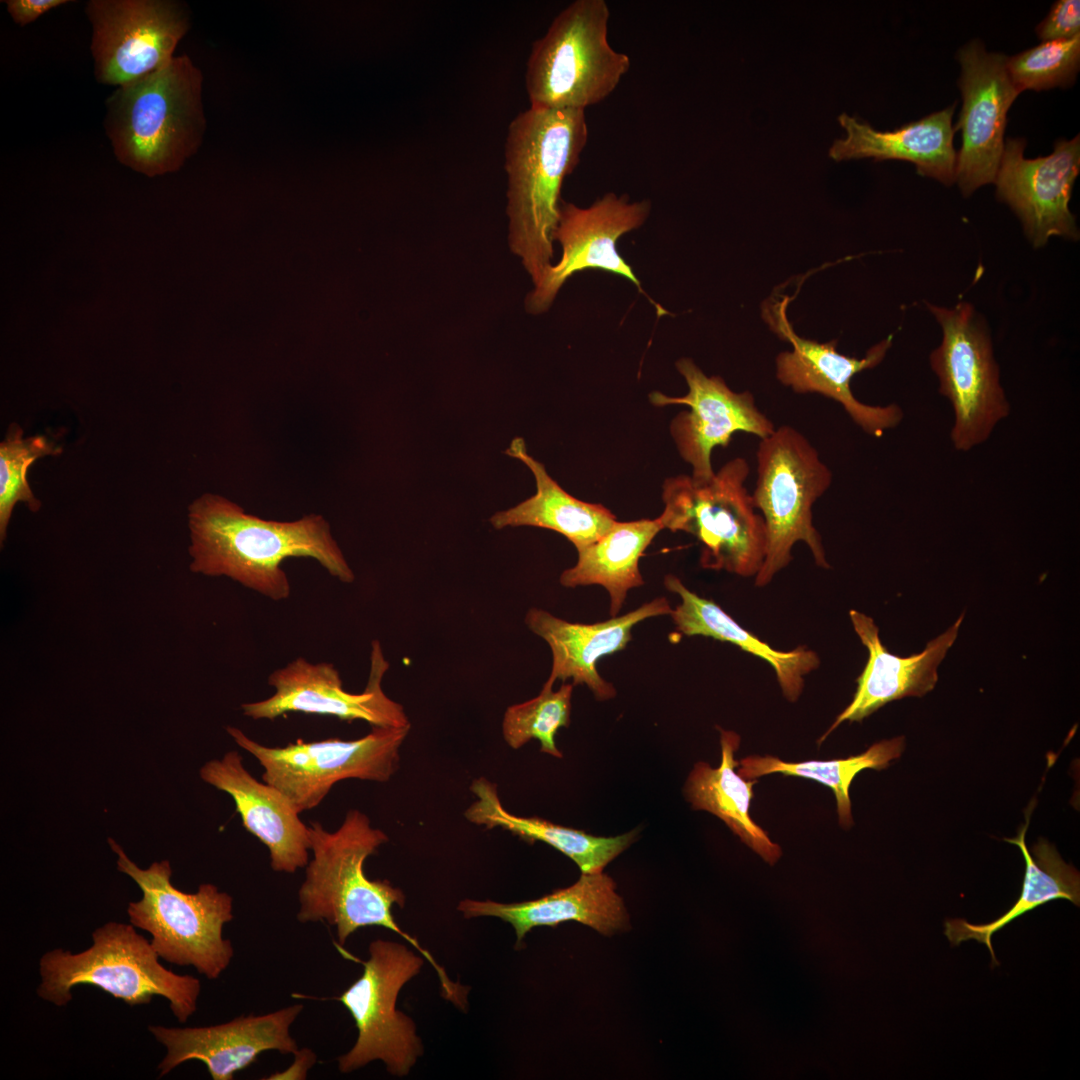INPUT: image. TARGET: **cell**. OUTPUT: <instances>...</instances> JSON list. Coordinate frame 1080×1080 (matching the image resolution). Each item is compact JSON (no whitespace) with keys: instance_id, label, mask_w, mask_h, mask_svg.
<instances>
[{"instance_id":"6da1fadb","label":"cell","mask_w":1080,"mask_h":1080,"mask_svg":"<svg viewBox=\"0 0 1080 1080\" xmlns=\"http://www.w3.org/2000/svg\"><path fill=\"white\" fill-rule=\"evenodd\" d=\"M190 570L228 577L273 601L289 598L282 562L310 557L332 577L350 584L355 575L328 521L309 514L293 521L266 520L216 494H203L188 507Z\"/></svg>"},{"instance_id":"7a4b0ae2","label":"cell","mask_w":1080,"mask_h":1080,"mask_svg":"<svg viewBox=\"0 0 1080 1080\" xmlns=\"http://www.w3.org/2000/svg\"><path fill=\"white\" fill-rule=\"evenodd\" d=\"M309 830L313 858L298 890V921H326L336 927L340 945L363 927L380 926L395 932L433 966L443 996L462 1007L466 1002L463 987L452 982L431 953L395 921L393 905L405 904L402 890L387 880H370L364 872L366 859L388 841L386 833L372 827L368 816L357 809L348 810L333 832L319 822H312Z\"/></svg>"},{"instance_id":"3957f363","label":"cell","mask_w":1080,"mask_h":1080,"mask_svg":"<svg viewBox=\"0 0 1080 1080\" xmlns=\"http://www.w3.org/2000/svg\"><path fill=\"white\" fill-rule=\"evenodd\" d=\"M587 140L582 110L529 107L509 124L504 151L509 244L534 286L552 265L562 184Z\"/></svg>"},{"instance_id":"277c9868","label":"cell","mask_w":1080,"mask_h":1080,"mask_svg":"<svg viewBox=\"0 0 1080 1080\" xmlns=\"http://www.w3.org/2000/svg\"><path fill=\"white\" fill-rule=\"evenodd\" d=\"M202 84L201 70L184 54L116 87L104 119L116 159L148 177L179 170L205 135Z\"/></svg>"},{"instance_id":"5b68a950","label":"cell","mask_w":1080,"mask_h":1080,"mask_svg":"<svg viewBox=\"0 0 1080 1080\" xmlns=\"http://www.w3.org/2000/svg\"><path fill=\"white\" fill-rule=\"evenodd\" d=\"M92 941L89 948L76 954L55 948L42 955L37 988L40 998L62 1007L71 1001L72 988L85 984L129 1006L149 1004L154 996L164 997L180 1023L196 1012L199 979L162 966L151 943L131 923L107 922L94 930Z\"/></svg>"},{"instance_id":"8992f818","label":"cell","mask_w":1080,"mask_h":1080,"mask_svg":"<svg viewBox=\"0 0 1080 1080\" xmlns=\"http://www.w3.org/2000/svg\"><path fill=\"white\" fill-rule=\"evenodd\" d=\"M117 870L131 877L142 898L127 908L130 923L151 934L158 956L178 966H193L209 980L217 979L230 965L234 949L223 937V927L233 919V898L212 883L195 893L177 889L171 882L168 860L138 867L113 839Z\"/></svg>"},{"instance_id":"52a82bcc","label":"cell","mask_w":1080,"mask_h":1080,"mask_svg":"<svg viewBox=\"0 0 1080 1080\" xmlns=\"http://www.w3.org/2000/svg\"><path fill=\"white\" fill-rule=\"evenodd\" d=\"M609 17L604 0H576L553 19L527 60L530 107L585 111L616 89L631 62L608 41Z\"/></svg>"},{"instance_id":"ba28073f","label":"cell","mask_w":1080,"mask_h":1080,"mask_svg":"<svg viewBox=\"0 0 1080 1080\" xmlns=\"http://www.w3.org/2000/svg\"><path fill=\"white\" fill-rule=\"evenodd\" d=\"M749 473L748 462L736 457L707 482L678 475L663 483L664 509L658 519L664 529L697 539L704 569L752 577L763 564L766 530L745 486Z\"/></svg>"},{"instance_id":"9c48e42d","label":"cell","mask_w":1080,"mask_h":1080,"mask_svg":"<svg viewBox=\"0 0 1080 1080\" xmlns=\"http://www.w3.org/2000/svg\"><path fill=\"white\" fill-rule=\"evenodd\" d=\"M757 481L751 494L766 530V552L755 576L764 587L792 560L793 546L804 542L817 566L828 569L812 507L829 489L833 474L818 450L796 428L781 425L760 439L756 451Z\"/></svg>"},{"instance_id":"30bf717a","label":"cell","mask_w":1080,"mask_h":1080,"mask_svg":"<svg viewBox=\"0 0 1080 1080\" xmlns=\"http://www.w3.org/2000/svg\"><path fill=\"white\" fill-rule=\"evenodd\" d=\"M926 306L942 330L940 344L930 353V366L939 393L952 406L953 447L966 452L987 441L1010 413L991 334L985 319L968 302L952 307L927 302Z\"/></svg>"},{"instance_id":"8fae6325","label":"cell","mask_w":1080,"mask_h":1080,"mask_svg":"<svg viewBox=\"0 0 1080 1080\" xmlns=\"http://www.w3.org/2000/svg\"><path fill=\"white\" fill-rule=\"evenodd\" d=\"M411 726L372 727L356 740L328 738L271 747L226 728L235 743L263 767L262 779L278 789L298 813L317 807L332 787L345 779L386 782L400 763V749Z\"/></svg>"},{"instance_id":"7c38bea8","label":"cell","mask_w":1080,"mask_h":1080,"mask_svg":"<svg viewBox=\"0 0 1080 1080\" xmlns=\"http://www.w3.org/2000/svg\"><path fill=\"white\" fill-rule=\"evenodd\" d=\"M362 975L335 999L354 1019L358 1034L352 1048L338 1057L342 1073L382 1061L389 1074L407 1076L423 1054L414 1021L396 1007L402 987L416 976L423 958L404 944L376 939Z\"/></svg>"},{"instance_id":"4fadbf2b","label":"cell","mask_w":1080,"mask_h":1080,"mask_svg":"<svg viewBox=\"0 0 1080 1080\" xmlns=\"http://www.w3.org/2000/svg\"><path fill=\"white\" fill-rule=\"evenodd\" d=\"M85 14L95 78L115 87L167 65L190 29L187 5L175 0H89Z\"/></svg>"},{"instance_id":"5bb4252c","label":"cell","mask_w":1080,"mask_h":1080,"mask_svg":"<svg viewBox=\"0 0 1080 1080\" xmlns=\"http://www.w3.org/2000/svg\"><path fill=\"white\" fill-rule=\"evenodd\" d=\"M389 668L381 644L371 643L370 672L365 689L350 693L334 664L312 663L298 657L268 676L275 692L264 700L241 704L243 715L253 720H274L289 712L328 715L352 722L362 720L372 727L411 726L403 706L389 698L382 681Z\"/></svg>"},{"instance_id":"9a60e30c","label":"cell","mask_w":1080,"mask_h":1080,"mask_svg":"<svg viewBox=\"0 0 1080 1080\" xmlns=\"http://www.w3.org/2000/svg\"><path fill=\"white\" fill-rule=\"evenodd\" d=\"M787 296L773 300L763 307V318L770 329L783 341L791 344V351L777 355L776 377L794 392L818 393L838 402L852 421L866 434L881 437L885 431L895 428L903 419V411L897 404L873 406L859 401L852 393V378L867 369L878 366L892 346L890 335L870 347L863 358L846 356L837 351V341L819 343L796 334L786 314Z\"/></svg>"},{"instance_id":"2e32d148","label":"cell","mask_w":1080,"mask_h":1080,"mask_svg":"<svg viewBox=\"0 0 1080 1080\" xmlns=\"http://www.w3.org/2000/svg\"><path fill=\"white\" fill-rule=\"evenodd\" d=\"M650 202H630L626 195L607 193L587 208L561 202L553 240L562 247L560 260L550 265L526 298V310L539 314L549 309L564 282L573 274L597 269L628 279L646 297L631 266L617 251L618 239L639 228L648 218ZM658 316L669 314L650 299Z\"/></svg>"},{"instance_id":"e0dca14e","label":"cell","mask_w":1080,"mask_h":1080,"mask_svg":"<svg viewBox=\"0 0 1080 1080\" xmlns=\"http://www.w3.org/2000/svg\"><path fill=\"white\" fill-rule=\"evenodd\" d=\"M676 368L686 381L687 394L671 397L653 391L649 400L657 407H689L673 418L670 433L680 456L692 468L693 480L707 482L715 474L711 455L716 447H727L737 432L763 439L773 433L775 426L759 410L751 392L733 391L723 378L707 376L690 358H680Z\"/></svg>"},{"instance_id":"ac0fdd59","label":"cell","mask_w":1080,"mask_h":1080,"mask_svg":"<svg viewBox=\"0 0 1080 1080\" xmlns=\"http://www.w3.org/2000/svg\"><path fill=\"white\" fill-rule=\"evenodd\" d=\"M961 65L959 87L963 105L954 127L961 130L955 182L968 197L978 188L994 183L1004 150L1007 112L1020 92L1006 67L1007 56L987 52L974 40L957 54Z\"/></svg>"},{"instance_id":"d6986e66","label":"cell","mask_w":1080,"mask_h":1080,"mask_svg":"<svg viewBox=\"0 0 1080 1080\" xmlns=\"http://www.w3.org/2000/svg\"><path fill=\"white\" fill-rule=\"evenodd\" d=\"M1026 141L1008 138L994 180L997 198L1019 218L1035 248L1051 237L1076 241L1079 229L1069 209L1074 183L1080 172L1079 135L1059 139L1044 157H1024Z\"/></svg>"},{"instance_id":"ffe728a7","label":"cell","mask_w":1080,"mask_h":1080,"mask_svg":"<svg viewBox=\"0 0 1080 1080\" xmlns=\"http://www.w3.org/2000/svg\"><path fill=\"white\" fill-rule=\"evenodd\" d=\"M302 1009V1004H294L206 1027L149 1026L150 1033L167 1050L158 1065L159 1076H165L186 1061L198 1060L206 1065L212 1079L231 1080L263 1052L275 1050L294 1055L298 1046L290 1034V1026Z\"/></svg>"},{"instance_id":"44dd1931","label":"cell","mask_w":1080,"mask_h":1080,"mask_svg":"<svg viewBox=\"0 0 1080 1080\" xmlns=\"http://www.w3.org/2000/svg\"><path fill=\"white\" fill-rule=\"evenodd\" d=\"M671 612L665 597H657L622 616L592 624L572 623L543 609H529L526 626L548 644L552 653L551 672L544 686L553 687L558 679L563 682L572 679L573 685L585 684L597 700L614 698L616 689L598 673V661L625 649L635 625Z\"/></svg>"},{"instance_id":"7402d4cb","label":"cell","mask_w":1080,"mask_h":1080,"mask_svg":"<svg viewBox=\"0 0 1080 1080\" xmlns=\"http://www.w3.org/2000/svg\"><path fill=\"white\" fill-rule=\"evenodd\" d=\"M199 774L204 782L231 796L243 827L267 847L274 871L292 874L307 866L309 825L278 789L248 772L237 751L206 762Z\"/></svg>"},{"instance_id":"603a6c76","label":"cell","mask_w":1080,"mask_h":1080,"mask_svg":"<svg viewBox=\"0 0 1080 1080\" xmlns=\"http://www.w3.org/2000/svg\"><path fill=\"white\" fill-rule=\"evenodd\" d=\"M849 616L869 652L868 661L856 679L857 689L851 703L817 741L818 745L845 721L861 722L891 701L922 697L933 690L938 680L937 668L955 642L964 617L962 614L944 633L929 641L922 652L900 657L882 644L871 617L856 610H850Z\"/></svg>"},{"instance_id":"cb8c5ba5","label":"cell","mask_w":1080,"mask_h":1080,"mask_svg":"<svg viewBox=\"0 0 1080 1080\" xmlns=\"http://www.w3.org/2000/svg\"><path fill=\"white\" fill-rule=\"evenodd\" d=\"M457 910L465 918L489 916L510 923L516 933V947L532 928L555 927L567 921L587 925L606 936L629 928L623 899L613 879L603 872L581 873L573 885L538 899L510 904L464 899Z\"/></svg>"},{"instance_id":"d4e9b609","label":"cell","mask_w":1080,"mask_h":1080,"mask_svg":"<svg viewBox=\"0 0 1080 1080\" xmlns=\"http://www.w3.org/2000/svg\"><path fill=\"white\" fill-rule=\"evenodd\" d=\"M954 107L955 104L884 132L843 113L838 121L845 129L846 137L833 142L829 157L836 161L904 160L914 164L918 174L951 186L955 182L957 159L953 146L956 132L952 125Z\"/></svg>"},{"instance_id":"484cf974","label":"cell","mask_w":1080,"mask_h":1080,"mask_svg":"<svg viewBox=\"0 0 1080 1080\" xmlns=\"http://www.w3.org/2000/svg\"><path fill=\"white\" fill-rule=\"evenodd\" d=\"M505 453L531 470L536 493L508 510L495 513L490 518L495 529L532 526L553 530L566 537L578 551L598 540L617 521L603 505L581 501L563 490L545 466L528 453L523 438H514Z\"/></svg>"},{"instance_id":"4316f807","label":"cell","mask_w":1080,"mask_h":1080,"mask_svg":"<svg viewBox=\"0 0 1080 1080\" xmlns=\"http://www.w3.org/2000/svg\"><path fill=\"white\" fill-rule=\"evenodd\" d=\"M663 583L668 591L681 599L670 614L678 632L729 642L767 661L775 671L784 697L790 702L798 700L804 688V676L820 665L816 652L805 646L789 651L776 650L742 628L714 601L689 590L676 575H666Z\"/></svg>"},{"instance_id":"83f0119b","label":"cell","mask_w":1080,"mask_h":1080,"mask_svg":"<svg viewBox=\"0 0 1080 1080\" xmlns=\"http://www.w3.org/2000/svg\"><path fill=\"white\" fill-rule=\"evenodd\" d=\"M470 789L476 800L464 813L469 822L487 829L502 828L529 843L544 842L574 861L581 873L602 872L637 837V830L600 837L538 817L516 816L502 805L497 786L484 777L475 779Z\"/></svg>"},{"instance_id":"f1b7e54d","label":"cell","mask_w":1080,"mask_h":1080,"mask_svg":"<svg viewBox=\"0 0 1080 1080\" xmlns=\"http://www.w3.org/2000/svg\"><path fill=\"white\" fill-rule=\"evenodd\" d=\"M721 763L712 768L708 763H695L684 786V794L694 810H704L721 819L741 841L774 865L781 857V847L749 815L757 779L741 777L735 768V752L740 736L731 730L720 729Z\"/></svg>"},{"instance_id":"f546056e","label":"cell","mask_w":1080,"mask_h":1080,"mask_svg":"<svg viewBox=\"0 0 1080 1080\" xmlns=\"http://www.w3.org/2000/svg\"><path fill=\"white\" fill-rule=\"evenodd\" d=\"M1028 825L1029 814L1026 815V823L1017 836L1004 839L1019 847L1025 861L1021 895L1015 904L999 918L986 924H971L961 918L947 919L944 923V934L952 946L971 939L983 943L991 953L992 966L999 964L991 943L995 932L1023 914L1056 899H1065L1076 906L1080 905L1078 870L1067 864L1056 848L1045 839H1040L1029 851L1025 841Z\"/></svg>"},{"instance_id":"4dcf8cb0","label":"cell","mask_w":1080,"mask_h":1080,"mask_svg":"<svg viewBox=\"0 0 1080 1080\" xmlns=\"http://www.w3.org/2000/svg\"><path fill=\"white\" fill-rule=\"evenodd\" d=\"M662 529L658 518L616 521L598 540L577 551L576 564L561 573L560 584L604 587L610 597L609 614L616 617L628 591L644 584L639 560Z\"/></svg>"},{"instance_id":"1f68e13d","label":"cell","mask_w":1080,"mask_h":1080,"mask_svg":"<svg viewBox=\"0 0 1080 1080\" xmlns=\"http://www.w3.org/2000/svg\"><path fill=\"white\" fill-rule=\"evenodd\" d=\"M905 748V738L895 737L873 744L860 755L844 759L785 762L766 755H751L738 761V774L745 779L781 773L817 781L832 789L836 798L839 824L848 829L853 825L849 788L855 776L865 769L883 770L899 758Z\"/></svg>"},{"instance_id":"d6a6232c","label":"cell","mask_w":1080,"mask_h":1080,"mask_svg":"<svg viewBox=\"0 0 1080 1080\" xmlns=\"http://www.w3.org/2000/svg\"><path fill=\"white\" fill-rule=\"evenodd\" d=\"M572 683H563L558 690L542 687L539 695L523 703L509 706L502 720V735L512 749H519L535 739L540 751L556 758L562 757L555 735L570 724Z\"/></svg>"},{"instance_id":"836d02e7","label":"cell","mask_w":1080,"mask_h":1080,"mask_svg":"<svg viewBox=\"0 0 1080 1080\" xmlns=\"http://www.w3.org/2000/svg\"><path fill=\"white\" fill-rule=\"evenodd\" d=\"M61 448L45 436L35 435L24 438L23 431L17 426L9 430L0 444V539L6 537L7 526L14 506L18 502L27 504L32 512H37L40 501L33 495L28 481V467L38 458L58 455Z\"/></svg>"},{"instance_id":"e575fe53","label":"cell","mask_w":1080,"mask_h":1080,"mask_svg":"<svg viewBox=\"0 0 1080 1080\" xmlns=\"http://www.w3.org/2000/svg\"><path fill=\"white\" fill-rule=\"evenodd\" d=\"M1006 67L1020 93L1027 89L1041 91L1068 87L1075 82L1080 67V35L1043 41L1007 57Z\"/></svg>"},{"instance_id":"d590c367","label":"cell","mask_w":1080,"mask_h":1080,"mask_svg":"<svg viewBox=\"0 0 1080 1080\" xmlns=\"http://www.w3.org/2000/svg\"><path fill=\"white\" fill-rule=\"evenodd\" d=\"M1035 31L1043 41L1068 39L1080 35V1L1055 2Z\"/></svg>"},{"instance_id":"8d00e7d4","label":"cell","mask_w":1080,"mask_h":1080,"mask_svg":"<svg viewBox=\"0 0 1080 1080\" xmlns=\"http://www.w3.org/2000/svg\"><path fill=\"white\" fill-rule=\"evenodd\" d=\"M69 0H5L6 9L13 22L20 27L35 22L45 13L65 4Z\"/></svg>"},{"instance_id":"74e56055","label":"cell","mask_w":1080,"mask_h":1080,"mask_svg":"<svg viewBox=\"0 0 1080 1080\" xmlns=\"http://www.w3.org/2000/svg\"><path fill=\"white\" fill-rule=\"evenodd\" d=\"M294 1063L286 1071L271 1075L270 1079H305L307 1071L316 1062V1055L310 1049L298 1050L295 1054Z\"/></svg>"}]
</instances>
